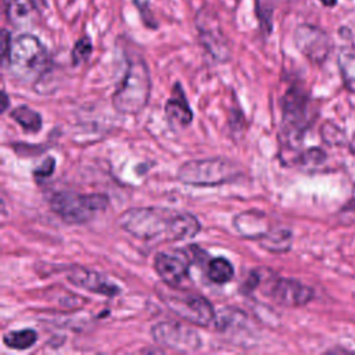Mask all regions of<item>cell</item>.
<instances>
[{
  "label": "cell",
  "mask_w": 355,
  "mask_h": 355,
  "mask_svg": "<svg viewBox=\"0 0 355 355\" xmlns=\"http://www.w3.org/2000/svg\"><path fill=\"white\" fill-rule=\"evenodd\" d=\"M118 222L125 232L140 240H154L161 236L168 241L187 240L201 230L196 215L158 207L129 208Z\"/></svg>",
  "instance_id": "obj_1"
},
{
  "label": "cell",
  "mask_w": 355,
  "mask_h": 355,
  "mask_svg": "<svg viewBox=\"0 0 355 355\" xmlns=\"http://www.w3.org/2000/svg\"><path fill=\"white\" fill-rule=\"evenodd\" d=\"M151 76L146 60L137 54L128 57L125 75L112 94L114 108L123 115H136L148 104Z\"/></svg>",
  "instance_id": "obj_2"
},
{
  "label": "cell",
  "mask_w": 355,
  "mask_h": 355,
  "mask_svg": "<svg viewBox=\"0 0 355 355\" xmlns=\"http://www.w3.org/2000/svg\"><path fill=\"white\" fill-rule=\"evenodd\" d=\"M49 62L47 50L36 36L22 33L12 39L7 64L15 78L24 82H37L47 72Z\"/></svg>",
  "instance_id": "obj_3"
},
{
  "label": "cell",
  "mask_w": 355,
  "mask_h": 355,
  "mask_svg": "<svg viewBox=\"0 0 355 355\" xmlns=\"http://www.w3.org/2000/svg\"><path fill=\"white\" fill-rule=\"evenodd\" d=\"M243 175L240 166L223 157L190 159L178 169V180L194 187H215L230 183Z\"/></svg>",
  "instance_id": "obj_4"
},
{
  "label": "cell",
  "mask_w": 355,
  "mask_h": 355,
  "mask_svg": "<svg viewBox=\"0 0 355 355\" xmlns=\"http://www.w3.org/2000/svg\"><path fill=\"white\" fill-rule=\"evenodd\" d=\"M51 211L71 225L86 223L108 207V197L103 193L82 194L72 190L55 191L49 200Z\"/></svg>",
  "instance_id": "obj_5"
},
{
  "label": "cell",
  "mask_w": 355,
  "mask_h": 355,
  "mask_svg": "<svg viewBox=\"0 0 355 355\" xmlns=\"http://www.w3.org/2000/svg\"><path fill=\"white\" fill-rule=\"evenodd\" d=\"M262 293L282 306L295 308L308 304L313 298V290L304 283L282 277L269 269H259Z\"/></svg>",
  "instance_id": "obj_6"
},
{
  "label": "cell",
  "mask_w": 355,
  "mask_h": 355,
  "mask_svg": "<svg viewBox=\"0 0 355 355\" xmlns=\"http://www.w3.org/2000/svg\"><path fill=\"white\" fill-rule=\"evenodd\" d=\"M165 305L182 320L207 327L216 320L212 304L202 295L193 293H169L164 297Z\"/></svg>",
  "instance_id": "obj_7"
},
{
  "label": "cell",
  "mask_w": 355,
  "mask_h": 355,
  "mask_svg": "<svg viewBox=\"0 0 355 355\" xmlns=\"http://www.w3.org/2000/svg\"><path fill=\"white\" fill-rule=\"evenodd\" d=\"M283 130L291 140H300L309 125V96L301 86H291L282 100Z\"/></svg>",
  "instance_id": "obj_8"
},
{
  "label": "cell",
  "mask_w": 355,
  "mask_h": 355,
  "mask_svg": "<svg viewBox=\"0 0 355 355\" xmlns=\"http://www.w3.org/2000/svg\"><path fill=\"white\" fill-rule=\"evenodd\" d=\"M196 26L201 46L211 54V57L218 62L229 61L232 54L230 46L219 25L218 15L211 7L205 6L198 11Z\"/></svg>",
  "instance_id": "obj_9"
},
{
  "label": "cell",
  "mask_w": 355,
  "mask_h": 355,
  "mask_svg": "<svg viewBox=\"0 0 355 355\" xmlns=\"http://www.w3.org/2000/svg\"><path fill=\"white\" fill-rule=\"evenodd\" d=\"M153 340L165 348L178 352H194L201 347L198 333L184 323L164 320L151 327Z\"/></svg>",
  "instance_id": "obj_10"
},
{
  "label": "cell",
  "mask_w": 355,
  "mask_h": 355,
  "mask_svg": "<svg viewBox=\"0 0 355 355\" xmlns=\"http://www.w3.org/2000/svg\"><path fill=\"white\" fill-rule=\"evenodd\" d=\"M294 43L297 49L313 64H322L331 50V40L329 35L323 29L309 24H302L295 28Z\"/></svg>",
  "instance_id": "obj_11"
},
{
  "label": "cell",
  "mask_w": 355,
  "mask_h": 355,
  "mask_svg": "<svg viewBox=\"0 0 355 355\" xmlns=\"http://www.w3.org/2000/svg\"><path fill=\"white\" fill-rule=\"evenodd\" d=\"M65 276L71 284L79 288L87 290L90 293L101 294L105 297H115L121 293V287L116 283H114L112 280H108L104 275L93 269H87L79 265H73L68 268L65 272Z\"/></svg>",
  "instance_id": "obj_12"
},
{
  "label": "cell",
  "mask_w": 355,
  "mask_h": 355,
  "mask_svg": "<svg viewBox=\"0 0 355 355\" xmlns=\"http://www.w3.org/2000/svg\"><path fill=\"white\" fill-rule=\"evenodd\" d=\"M154 269L161 280L172 288L180 286L189 275V263L186 259L168 252L155 254Z\"/></svg>",
  "instance_id": "obj_13"
},
{
  "label": "cell",
  "mask_w": 355,
  "mask_h": 355,
  "mask_svg": "<svg viewBox=\"0 0 355 355\" xmlns=\"http://www.w3.org/2000/svg\"><path fill=\"white\" fill-rule=\"evenodd\" d=\"M165 118L173 130H182L193 121V111L179 82L175 83L172 96L165 103Z\"/></svg>",
  "instance_id": "obj_14"
},
{
  "label": "cell",
  "mask_w": 355,
  "mask_h": 355,
  "mask_svg": "<svg viewBox=\"0 0 355 355\" xmlns=\"http://www.w3.org/2000/svg\"><path fill=\"white\" fill-rule=\"evenodd\" d=\"M233 226L241 236L257 240L270 230L266 215L258 209H248L237 214L233 218Z\"/></svg>",
  "instance_id": "obj_15"
},
{
  "label": "cell",
  "mask_w": 355,
  "mask_h": 355,
  "mask_svg": "<svg viewBox=\"0 0 355 355\" xmlns=\"http://www.w3.org/2000/svg\"><path fill=\"white\" fill-rule=\"evenodd\" d=\"M7 19L15 26H21L33 17L36 11L33 0H3Z\"/></svg>",
  "instance_id": "obj_16"
},
{
  "label": "cell",
  "mask_w": 355,
  "mask_h": 355,
  "mask_svg": "<svg viewBox=\"0 0 355 355\" xmlns=\"http://www.w3.org/2000/svg\"><path fill=\"white\" fill-rule=\"evenodd\" d=\"M259 245L270 252H286L291 248L293 233L288 229H270L259 240Z\"/></svg>",
  "instance_id": "obj_17"
},
{
  "label": "cell",
  "mask_w": 355,
  "mask_h": 355,
  "mask_svg": "<svg viewBox=\"0 0 355 355\" xmlns=\"http://www.w3.org/2000/svg\"><path fill=\"white\" fill-rule=\"evenodd\" d=\"M10 116L28 133H37L43 126L42 115L28 105H18L10 111Z\"/></svg>",
  "instance_id": "obj_18"
},
{
  "label": "cell",
  "mask_w": 355,
  "mask_h": 355,
  "mask_svg": "<svg viewBox=\"0 0 355 355\" xmlns=\"http://www.w3.org/2000/svg\"><path fill=\"white\" fill-rule=\"evenodd\" d=\"M337 64L345 87L355 93V49L352 46L343 47L338 53Z\"/></svg>",
  "instance_id": "obj_19"
},
{
  "label": "cell",
  "mask_w": 355,
  "mask_h": 355,
  "mask_svg": "<svg viewBox=\"0 0 355 355\" xmlns=\"http://www.w3.org/2000/svg\"><path fill=\"white\" fill-rule=\"evenodd\" d=\"M37 341V333L33 329L10 330L3 336V343L6 347L17 351L28 349L33 347Z\"/></svg>",
  "instance_id": "obj_20"
},
{
  "label": "cell",
  "mask_w": 355,
  "mask_h": 355,
  "mask_svg": "<svg viewBox=\"0 0 355 355\" xmlns=\"http://www.w3.org/2000/svg\"><path fill=\"white\" fill-rule=\"evenodd\" d=\"M233 275H234V268L229 259L223 257H216L208 262L207 276L211 282L216 284H225L232 280Z\"/></svg>",
  "instance_id": "obj_21"
},
{
  "label": "cell",
  "mask_w": 355,
  "mask_h": 355,
  "mask_svg": "<svg viewBox=\"0 0 355 355\" xmlns=\"http://www.w3.org/2000/svg\"><path fill=\"white\" fill-rule=\"evenodd\" d=\"M93 51V44H92V39L87 36L80 37L72 47L71 51V60L73 65H79L85 61H87V58L90 57Z\"/></svg>",
  "instance_id": "obj_22"
},
{
  "label": "cell",
  "mask_w": 355,
  "mask_h": 355,
  "mask_svg": "<svg viewBox=\"0 0 355 355\" xmlns=\"http://www.w3.org/2000/svg\"><path fill=\"white\" fill-rule=\"evenodd\" d=\"M255 12L261 25V29L263 33L269 35L272 32V25H273V7H269V4L262 3L261 0H255Z\"/></svg>",
  "instance_id": "obj_23"
},
{
  "label": "cell",
  "mask_w": 355,
  "mask_h": 355,
  "mask_svg": "<svg viewBox=\"0 0 355 355\" xmlns=\"http://www.w3.org/2000/svg\"><path fill=\"white\" fill-rule=\"evenodd\" d=\"M326 159V154L320 148H309L300 155V162L304 165H319Z\"/></svg>",
  "instance_id": "obj_24"
},
{
  "label": "cell",
  "mask_w": 355,
  "mask_h": 355,
  "mask_svg": "<svg viewBox=\"0 0 355 355\" xmlns=\"http://www.w3.org/2000/svg\"><path fill=\"white\" fill-rule=\"evenodd\" d=\"M54 169H55V159L53 157H47L33 172V178L40 182L46 178H50L53 173H54Z\"/></svg>",
  "instance_id": "obj_25"
},
{
  "label": "cell",
  "mask_w": 355,
  "mask_h": 355,
  "mask_svg": "<svg viewBox=\"0 0 355 355\" xmlns=\"http://www.w3.org/2000/svg\"><path fill=\"white\" fill-rule=\"evenodd\" d=\"M133 1H135L136 7H137V10H139V12H140V15H141V18H143V22H144L148 28H151V29H157L158 24H157V21L154 19L153 14L150 12L148 3H147V1H141V3H140L139 0H133Z\"/></svg>",
  "instance_id": "obj_26"
},
{
  "label": "cell",
  "mask_w": 355,
  "mask_h": 355,
  "mask_svg": "<svg viewBox=\"0 0 355 355\" xmlns=\"http://www.w3.org/2000/svg\"><path fill=\"white\" fill-rule=\"evenodd\" d=\"M11 35L7 29L1 31V61L6 65L8 61V54H10V47H11Z\"/></svg>",
  "instance_id": "obj_27"
},
{
  "label": "cell",
  "mask_w": 355,
  "mask_h": 355,
  "mask_svg": "<svg viewBox=\"0 0 355 355\" xmlns=\"http://www.w3.org/2000/svg\"><path fill=\"white\" fill-rule=\"evenodd\" d=\"M1 96H3V105H1V112H4V111H7V108H8V96H7V93L3 90V93H1Z\"/></svg>",
  "instance_id": "obj_28"
},
{
  "label": "cell",
  "mask_w": 355,
  "mask_h": 355,
  "mask_svg": "<svg viewBox=\"0 0 355 355\" xmlns=\"http://www.w3.org/2000/svg\"><path fill=\"white\" fill-rule=\"evenodd\" d=\"M324 7H334L337 4V0H319Z\"/></svg>",
  "instance_id": "obj_29"
}]
</instances>
